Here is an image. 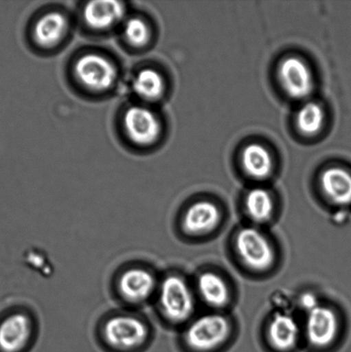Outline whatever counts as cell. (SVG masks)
Segmentation results:
<instances>
[{
	"label": "cell",
	"instance_id": "6da1fadb",
	"mask_svg": "<svg viewBox=\"0 0 351 352\" xmlns=\"http://www.w3.org/2000/svg\"><path fill=\"white\" fill-rule=\"evenodd\" d=\"M161 312L168 322L180 324L194 312V298L188 283L177 275L168 276L160 285Z\"/></svg>",
	"mask_w": 351,
	"mask_h": 352
},
{
	"label": "cell",
	"instance_id": "7a4b0ae2",
	"mask_svg": "<svg viewBox=\"0 0 351 352\" xmlns=\"http://www.w3.org/2000/svg\"><path fill=\"white\" fill-rule=\"evenodd\" d=\"M149 329L146 323L130 315H118L106 320L103 338L110 347L117 351L137 349L146 342Z\"/></svg>",
	"mask_w": 351,
	"mask_h": 352
},
{
	"label": "cell",
	"instance_id": "3957f363",
	"mask_svg": "<svg viewBox=\"0 0 351 352\" xmlns=\"http://www.w3.org/2000/svg\"><path fill=\"white\" fill-rule=\"evenodd\" d=\"M77 80L89 91H108L115 84L118 72L115 64L99 54H86L79 57L74 65Z\"/></svg>",
	"mask_w": 351,
	"mask_h": 352
},
{
	"label": "cell",
	"instance_id": "277c9868",
	"mask_svg": "<svg viewBox=\"0 0 351 352\" xmlns=\"http://www.w3.org/2000/svg\"><path fill=\"white\" fill-rule=\"evenodd\" d=\"M230 325L221 315H206L195 320L188 327L185 340L191 349L209 351L218 347L228 339Z\"/></svg>",
	"mask_w": 351,
	"mask_h": 352
},
{
	"label": "cell",
	"instance_id": "5b68a950",
	"mask_svg": "<svg viewBox=\"0 0 351 352\" xmlns=\"http://www.w3.org/2000/svg\"><path fill=\"white\" fill-rule=\"evenodd\" d=\"M236 250L243 263L253 270L266 271L274 263L275 253L269 241L254 228H243L239 231Z\"/></svg>",
	"mask_w": 351,
	"mask_h": 352
},
{
	"label": "cell",
	"instance_id": "8992f818",
	"mask_svg": "<svg viewBox=\"0 0 351 352\" xmlns=\"http://www.w3.org/2000/svg\"><path fill=\"white\" fill-rule=\"evenodd\" d=\"M124 129L132 142L150 146L161 134V123L156 113L142 106H133L124 115Z\"/></svg>",
	"mask_w": 351,
	"mask_h": 352
},
{
	"label": "cell",
	"instance_id": "52a82bcc",
	"mask_svg": "<svg viewBox=\"0 0 351 352\" xmlns=\"http://www.w3.org/2000/svg\"><path fill=\"white\" fill-rule=\"evenodd\" d=\"M32 336V322L23 312L10 313L0 319V352H21Z\"/></svg>",
	"mask_w": 351,
	"mask_h": 352
},
{
	"label": "cell",
	"instance_id": "ba28073f",
	"mask_svg": "<svg viewBox=\"0 0 351 352\" xmlns=\"http://www.w3.org/2000/svg\"><path fill=\"white\" fill-rule=\"evenodd\" d=\"M338 332V317L332 309L319 305L308 313L306 322V334L313 346H329L335 340Z\"/></svg>",
	"mask_w": 351,
	"mask_h": 352
},
{
	"label": "cell",
	"instance_id": "9c48e42d",
	"mask_svg": "<svg viewBox=\"0 0 351 352\" xmlns=\"http://www.w3.org/2000/svg\"><path fill=\"white\" fill-rule=\"evenodd\" d=\"M154 275L146 269L133 267L123 272L118 280V291L125 301L139 305L147 301L156 289Z\"/></svg>",
	"mask_w": 351,
	"mask_h": 352
},
{
	"label": "cell",
	"instance_id": "30bf717a",
	"mask_svg": "<svg viewBox=\"0 0 351 352\" xmlns=\"http://www.w3.org/2000/svg\"><path fill=\"white\" fill-rule=\"evenodd\" d=\"M278 75L284 91L291 98L301 99L310 94L313 79L307 65L300 58L290 57L282 62Z\"/></svg>",
	"mask_w": 351,
	"mask_h": 352
},
{
	"label": "cell",
	"instance_id": "8fae6325",
	"mask_svg": "<svg viewBox=\"0 0 351 352\" xmlns=\"http://www.w3.org/2000/svg\"><path fill=\"white\" fill-rule=\"evenodd\" d=\"M221 221L218 207L211 201H198L185 210L182 226L190 234H203L211 232Z\"/></svg>",
	"mask_w": 351,
	"mask_h": 352
},
{
	"label": "cell",
	"instance_id": "7c38bea8",
	"mask_svg": "<svg viewBox=\"0 0 351 352\" xmlns=\"http://www.w3.org/2000/svg\"><path fill=\"white\" fill-rule=\"evenodd\" d=\"M125 13L126 7L122 2L113 0L93 1L84 7V19L92 29L102 30L119 23L123 19Z\"/></svg>",
	"mask_w": 351,
	"mask_h": 352
},
{
	"label": "cell",
	"instance_id": "4fadbf2b",
	"mask_svg": "<svg viewBox=\"0 0 351 352\" xmlns=\"http://www.w3.org/2000/svg\"><path fill=\"white\" fill-rule=\"evenodd\" d=\"M67 29L68 21L63 14L58 12L45 14L34 24V41L41 47H53L63 39Z\"/></svg>",
	"mask_w": 351,
	"mask_h": 352
},
{
	"label": "cell",
	"instance_id": "5bb4252c",
	"mask_svg": "<svg viewBox=\"0 0 351 352\" xmlns=\"http://www.w3.org/2000/svg\"><path fill=\"white\" fill-rule=\"evenodd\" d=\"M323 192L337 206L351 205V174L341 168H331L322 174Z\"/></svg>",
	"mask_w": 351,
	"mask_h": 352
},
{
	"label": "cell",
	"instance_id": "9a60e30c",
	"mask_svg": "<svg viewBox=\"0 0 351 352\" xmlns=\"http://www.w3.org/2000/svg\"><path fill=\"white\" fill-rule=\"evenodd\" d=\"M298 324L293 317L284 313L275 314L268 327V338L275 349L291 350L299 338Z\"/></svg>",
	"mask_w": 351,
	"mask_h": 352
},
{
	"label": "cell",
	"instance_id": "2e32d148",
	"mask_svg": "<svg viewBox=\"0 0 351 352\" xmlns=\"http://www.w3.org/2000/svg\"><path fill=\"white\" fill-rule=\"evenodd\" d=\"M199 294L208 305L221 308L229 299L228 286L219 275L214 272H204L198 279Z\"/></svg>",
	"mask_w": 351,
	"mask_h": 352
},
{
	"label": "cell",
	"instance_id": "e0dca14e",
	"mask_svg": "<svg viewBox=\"0 0 351 352\" xmlns=\"http://www.w3.org/2000/svg\"><path fill=\"white\" fill-rule=\"evenodd\" d=\"M244 170L253 178L263 179L268 177L273 170V160L266 148L258 144L247 146L242 153Z\"/></svg>",
	"mask_w": 351,
	"mask_h": 352
},
{
	"label": "cell",
	"instance_id": "ac0fdd59",
	"mask_svg": "<svg viewBox=\"0 0 351 352\" xmlns=\"http://www.w3.org/2000/svg\"><path fill=\"white\" fill-rule=\"evenodd\" d=\"M133 91L140 98L156 101L163 95V78L154 69L146 68L137 72L133 84Z\"/></svg>",
	"mask_w": 351,
	"mask_h": 352
},
{
	"label": "cell",
	"instance_id": "d6986e66",
	"mask_svg": "<svg viewBox=\"0 0 351 352\" xmlns=\"http://www.w3.org/2000/svg\"><path fill=\"white\" fill-rule=\"evenodd\" d=\"M246 209L249 216L258 223H264L273 216L274 202L267 190L254 188L247 195Z\"/></svg>",
	"mask_w": 351,
	"mask_h": 352
},
{
	"label": "cell",
	"instance_id": "ffe728a7",
	"mask_svg": "<svg viewBox=\"0 0 351 352\" xmlns=\"http://www.w3.org/2000/svg\"><path fill=\"white\" fill-rule=\"evenodd\" d=\"M324 122V113L321 106L308 102L299 110L297 123L299 130L306 135H314L321 129Z\"/></svg>",
	"mask_w": 351,
	"mask_h": 352
},
{
	"label": "cell",
	"instance_id": "44dd1931",
	"mask_svg": "<svg viewBox=\"0 0 351 352\" xmlns=\"http://www.w3.org/2000/svg\"><path fill=\"white\" fill-rule=\"evenodd\" d=\"M123 33L127 43L135 47L146 46L150 39L149 26L139 17H132L126 20Z\"/></svg>",
	"mask_w": 351,
	"mask_h": 352
},
{
	"label": "cell",
	"instance_id": "7402d4cb",
	"mask_svg": "<svg viewBox=\"0 0 351 352\" xmlns=\"http://www.w3.org/2000/svg\"><path fill=\"white\" fill-rule=\"evenodd\" d=\"M300 305L308 313L312 311L313 309L319 306L317 296L313 294V293H304V294L301 296Z\"/></svg>",
	"mask_w": 351,
	"mask_h": 352
}]
</instances>
